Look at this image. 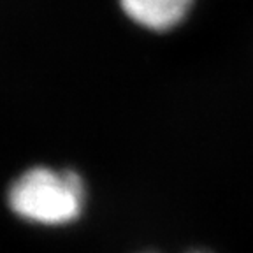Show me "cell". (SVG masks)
Returning <instances> with one entry per match:
<instances>
[{
    "label": "cell",
    "mask_w": 253,
    "mask_h": 253,
    "mask_svg": "<svg viewBox=\"0 0 253 253\" xmlns=\"http://www.w3.org/2000/svg\"><path fill=\"white\" fill-rule=\"evenodd\" d=\"M188 253H210V252H204V250H192V252Z\"/></svg>",
    "instance_id": "cell-3"
},
{
    "label": "cell",
    "mask_w": 253,
    "mask_h": 253,
    "mask_svg": "<svg viewBox=\"0 0 253 253\" xmlns=\"http://www.w3.org/2000/svg\"><path fill=\"white\" fill-rule=\"evenodd\" d=\"M7 206L30 225L67 227L83 216L86 185L72 169L30 167L11 183Z\"/></svg>",
    "instance_id": "cell-1"
},
{
    "label": "cell",
    "mask_w": 253,
    "mask_h": 253,
    "mask_svg": "<svg viewBox=\"0 0 253 253\" xmlns=\"http://www.w3.org/2000/svg\"><path fill=\"white\" fill-rule=\"evenodd\" d=\"M195 0H120L135 25L151 32H169L186 20Z\"/></svg>",
    "instance_id": "cell-2"
}]
</instances>
